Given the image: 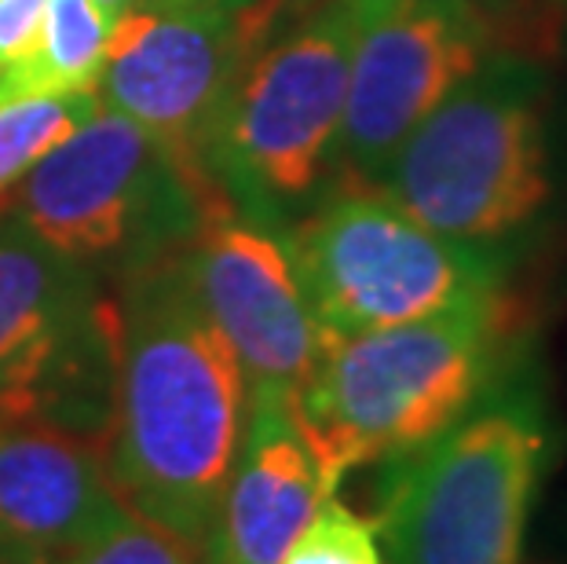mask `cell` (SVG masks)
I'll return each instance as SVG.
<instances>
[{
	"instance_id": "2e32d148",
	"label": "cell",
	"mask_w": 567,
	"mask_h": 564,
	"mask_svg": "<svg viewBox=\"0 0 567 564\" xmlns=\"http://www.w3.org/2000/svg\"><path fill=\"white\" fill-rule=\"evenodd\" d=\"M52 564H202V550L122 502L84 543L70 546Z\"/></svg>"
},
{
	"instance_id": "44dd1931",
	"label": "cell",
	"mask_w": 567,
	"mask_h": 564,
	"mask_svg": "<svg viewBox=\"0 0 567 564\" xmlns=\"http://www.w3.org/2000/svg\"><path fill=\"white\" fill-rule=\"evenodd\" d=\"M95 4H100L106 16L111 19H122L125 11H132V8H140V4H147V0H95Z\"/></svg>"
},
{
	"instance_id": "5bb4252c",
	"label": "cell",
	"mask_w": 567,
	"mask_h": 564,
	"mask_svg": "<svg viewBox=\"0 0 567 564\" xmlns=\"http://www.w3.org/2000/svg\"><path fill=\"white\" fill-rule=\"evenodd\" d=\"M111 27L114 19L95 0H48L38 33L0 70V103L95 92Z\"/></svg>"
},
{
	"instance_id": "8992f818",
	"label": "cell",
	"mask_w": 567,
	"mask_h": 564,
	"mask_svg": "<svg viewBox=\"0 0 567 564\" xmlns=\"http://www.w3.org/2000/svg\"><path fill=\"white\" fill-rule=\"evenodd\" d=\"M352 38L355 0H326L238 70L205 173L246 217L305 202L337 158Z\"/></svg>"
},
{
	"instance_id": "7c38bea8",
	"label": "cell",
	"mask_w": 567,
	"mask_h": 564,
	"mask_svg": "<svg viewBox=\"0 0 567 564\" xmlns=\"http://www.w3.org/2000/svg\"><path fill=\"white\" fill-rule=\"evenodd\" d=\"M333 495L293 403L249 396L246 429L202 564H279L316 510Z\"/></svg>"
},
{
	"instance_id": "277c9868",
	"label": "cell",
	"mask_w": 567,
	"mask_h": 564,
	"mask_svg": "<svg viewBox=\"0 0 567 564\" xmlns=\"http://www.w3.org/2000/svg\"><path fill=\"white\" fill-rule=\"evenodd\" d=\"M381 195L429 232L498 246L549 206L546 89L520 59H491L384 165Z\"/></svg>"
},
{
	"instance_id": "4fadbf2b",
	"label": "cell",
	"mask_w": 567,
	"mask_h": 564,
	"mask_svg": "<svg viewBox=\"0 0 567 564\" xmlns=\"http://www.w3.org/2000/svg\"><path fill=\"white\" fill-rule=\"evenodd\" d=\"M122 506L100 443L41 425H0V535L48 561Z\"/></svg>"
},
{
	"instance_id": "5b68a950",
	"label": "cell",
	"mask_w": 567,
	"mask_h": 564,
	"mask_svg": "<svg viewBox=\"0 0 567 564\" xmlns=\"http://www.w3.org/2000/svg\"><path fill=\"white\" fill-rule=\"evenodd\" d=\"M117 389V305L95 268L0 217V425H41L106 451Z\"/></svg>"
},
{
	"instance_id": "30bf717a",
	"label": "cell",
	"mask_w": 567,
	"mask_h": 564,
	"mask_svg": "<svg viewBox=\"0 0 567 564\" xmlns=\"http://www.w3.org/2000/svg\"><path fill=\"white\" fill-rule=\"evenodd\" d=\"M487 41L473 0H355L337 158L378 184L410 132L487 63Z\"/></svg>"
},
{
	"instance_id": "52a82bcc",
	"label": "cell",
	"mask_w": 567,
	"mask_h": 564,
	"mask_svg": "<svg viewBox=\"0 0 567 564\" xmlns=\"http://www.w3.org/2000/svg\"><path fill=\"white\" fill-rule=\"evenodd\" d=\"M231 206L187 176L128 117L100 106L22 176L16 217L81 264L140 268L176 254L213 209Z\"/></svg>"
},
{
	"instance_id": "ffe728a7",
	"label": "cell",
	"mask_w": 567,
	"mask_h": 564,
	"mask_svg": "<svg viewBox=\"0 0 567 564\" xmlns=\"http://www.w3.org/2000/svg\"><path fill=\"white\" fill-rule=\"evenodd\" d=\"M147 4H179V8H227V11H249L257 0H147Z\"/></svg>"
},
{
	"instance_id": "9c48e42d",
	"label": "cell",
	"mask_w": 567,
	"mask_h": 564,
	"mask_svg": "<svg viewBox=\"0 0 567 564\" xmlns=\"http://www.w3.org/2000/svg\"><path fill=\"white\" fill-rule=\"evenodd\" d=\"M252 30L249 11L140 4L114 19L95 95L147 132L187 176L213 184L205 154L249 59Z\"/></svg>"
},
{
	"instance_id": "d6986e66",
	"label": "cell",
	"mask_w": 567,
	"mask_h": 564,
	"mask_svg": "<svg viewBox=\"0 0 567 564\" xmlns=\"http://www.w3.org/2000/svg\"><path fill=\"white\" fill-rule=\"evenodd\" d=\"M0 564H52V561L41 557V554H33V550L19 546V543H11V539L0 535Z\"/></svg>"
},
{
	"instance_id": "e0dca14e",
	"label": "cell",
	"mask_w": 567,
	"mask_h": 564,
	"mask_svg": "<svg viewBox=\"0 0 567 564\" xmlns=\"http://www.w3.org/2000/svg\"><path fill=\"white\" fill-rule=\"evenodd\" d=\"M279 564H384L378 550V527L359 517L341 499L330 495L305 524Z\"/></svg>"
},
{
	"instance_id": "9a60e30c",
	"label": "cell",
	"mask_w": 567,
	"mask_h": 564,
	"mask_svg": "<svg viewBox=\"0 0 567 564\" xmlns=\"http://www.w3.org/2000/svg\"><path fill=\"white\" fill-rule=\"evenodd\" d=\"M95 92L0 103V195L100 111Z\"/></svg>"
},
{
	"instance_id": "ac0fdd59",
	"label": "cell",
	"mask_w": 567,
	"mask_h": 564,
	"mask_svg": "<svg viewBox=\"0 0 567 564\" xmlns=\"http://www.w3.org/2000/svg\"><path fill=\"white\" fill-rule=\"evenodd\" d=\"M48 0H0V70L19 59L22 48L41 27Z\"/></svg>"
},
{
	"instance_id": "3957f363",
	"label": "cell",
	"mask_w": 567,
	"mask_h": 564,
	"mask_svg": "<svg viewBox=\"0 0 567 564\" xmlns=\"http://www.w3.org/2000/svg\"><path fill=\"white\" fill-rule=\"evenodd\" d=\"M557 437L530 381L491 389L462 422L406 459L381 465L373 527L392 564H520Z\"/></svg>"
},
{
	"instance_id": "8fae6325",
	"label": "cell",
	"mask_w": 567,
	"mask_h": 564,
	"mask_svg": "<svg viewBox=\"0 0 567 564\" xmlns=\"http://www.w3.org/2000/svg\"><path fill=\"white\" fill-rule=\"evenodd\" d=\"M176 257L202 311L243 367L249 396L297 403L330 338L300 286L286 235L235 206H220Z\"/></svg>"
},
{
	"instance_id": "7a4b0ae2",
	"label": "cell",
	"mask_w": 567,
	"mask_h": 564,
	"mask_svg": "<svg viewBox=\"0 0 567 564\" xmlns=\"http://www.w3.org/2000/svg\"><path fill=\"white\" fill-rule=\"evenodd\" d=\"M513 330L491 294L326 348L293 414L333 495L348 473L421 451L498 389Z\"/></svg>"
},
{
	"instance_id": "6da1fadb",
	"label": "cell",
	"mask_w": 567,
	"mask_h": 564,
	"mask_svg": "<svg viewBox=\"0 0 567 564\" xmlns=\"http://www.w3.org/2000/svg\"><path fill=\"white\" fill-rule=\"evenodd\" d=\"M235 352L190 290L179 257L125 275L106 470L117 499L195 550L205 546L246 429Z\"/></svg>"
},
{
	"instance_id": "ba28073f",
	"label": "cell",
	"mask_w": 567,
	"mask_h": 564,
	"mask_svg": "<svg viewBox=\"0 0 567 564\" xmlns=\"http://www.w3.org/2000/svg\"><path fill=\"white\" fill-rule=\"evenodd\" d=\"M286 246L330 345L480 301L502 279L494 249L429 232L381 191L333 195Z\"/></svg>"
}]
</instances>
